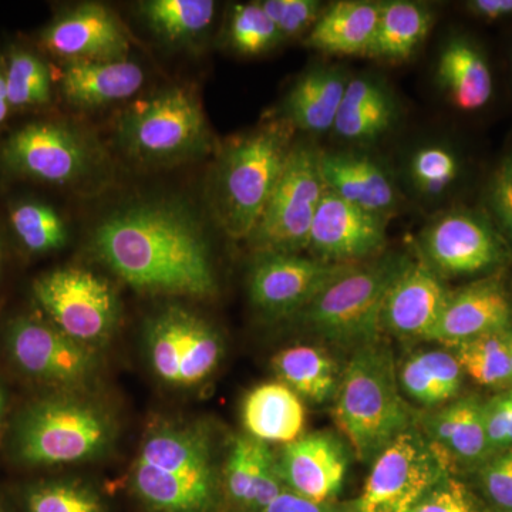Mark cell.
I'll return each mask as SVG.
<instances>
[{
  "mask_svg": "<svg viewBox=\"0 0 512 512\" xmlns=\"http://www.w3.org/2000/svg\"><path fill=\"white\" fill-rule=\"evenodd\" d=\"M94 254L138 291L208 299L218 291L207 239L183 205L141 202L101 221Z\"/></svg>",
  "mask_w": 512,
  "mask_h": 512,
  "instance_id": "6da1fadb",
  "label": "cell"
},
{
  "mask_svg": "<svg viewBox=\"0 0 512 512\" xmlns=\"http://www.w3.org/2000/svg\"><path fill=\"white\" fill-rule=\"evenodd\" d=\"M130 485L150 512H218L220 470L210 434L195 424L160 421L141 443Z\"/></svg>",
  "mask_w": 512,
  "mask_h": 512,
  "instance_id": "7a4b0ae2",
  "label": "cell"
},
{
  "mask_svg": "<svg viewBox=\"0 0 512 512\" xmlns=\"http://www.w3.org/2000/svg\"><path fill=\"white\" fill-rule=\"evenodd\" d=\"M332 416L357 460L367 464L417 426L420 413L403 396L392 349L382 338L353 349L340 373Z\"/></svg>",
  "mask_w": 512,
  "mask_h": 512,
  "instance_id": "3957f363",
  "label": "cell"
},
{
  "mask_svg": "<svg viewBox=\"0 0 512 512\" xmlns=\"http://www.w3.org/2000/svg\"><path fill=\"white\" fill-rule=\"evenodd\" d=\"M293 131L288 120H272L238 138L222 154L212 204L229 237H251L284 170Z\"/></svg>",
  "mask_w": 512,
  "mask_h": 512,
  "instance_id": "277c9868",
  "label": "cell"
},
{
  "mask_svg": "<svg viewBox=\"0 0 512 512\" xmlns=\"http://www.w3.org/2000/svg\"><path fill=\"white\" fill-rule=\"evenodd\" d=\"M412 261V256L392 252L353 266L296 315L299 323L316 338L342 348L382 338L384 302Z\"/></svg>",
  "mask_w": 512,
  "mask_h": 512,
  "instance_id": "5b68a950",
  "label": "cell"
},
{
  "mask_svg": "<svg viewBox=\"0 0 512 512\" xmlns=\"http://www.w3.org/2000/svg\"><path fill=\"white\" fill-rule=\"evenodd\" d=\"M116 424L101 404L83 396L47 397L25 410L15 431V451L32 467L80 464L103 456Z\"/></svg>",
  "mask_w": 512,
  "mask_h": 512,
  "instance_id": "8992f818",
  "label": "cell"
},
{
  "mask_svg": "<svg viewBox=\"0 0 512 512\" xmlns=\"http://www.w3.org/2000/svg\"><path fill=\"white\" fill-rule=\"evenodd\" d=\"M124 150L144 164H175L205 156L211 134L198 100L184 87L161 90L121 116Z\"/></svg>",
  "mask_w": 512,
  "mask_h": 512,
  "instance_id": "52a82bcc",
  "label": "cell"
},
{
  "mask_svg": "<svg viewBox=\"0 0 512 512\" xmlns=\"http://www.w3.org/2000/svg\"><path fill=\"white\" fill-rule=\"evenodd\" d=\"M320 153L308 143L291 151L249 244L256 254H299L308 249L313 218L326 191Z\"/></svg>",
  "mask_w": 512,
  "mask_h": 512,
  "instance_id": "ba28073f",
  "label": "cell"
},
{
  "mask_svg": "<svg viewBox=\"0 0 512 512\" xmlns=\"http://www.w3.org/2000/svg\"><path fill=\"white\" fill-rule=\"evenodd\" d=\"M33 293L53 325L87 348L110 339L119 323L116 292L93 272L56 269L36 279Z\"/></svg>",
  "mask_w": 512,
  "mask_h": 512,
  "instance_id": "9c48e42d",
  "label": "cell"
},
{
  "mask_svg": "<svg viewBox=\"0 0 512 512\" xmlns=\"http://www.w3.org/2000/svg\"><path fill=\"white\" fill-rule=\"evenodd\" d=\"M147 353L161 382L194 387L214 375L224 345L220 333L194 312L170 306L148 322Z\"/></svg>",
  "mask_w": 512,
  "mask_h": 512,
  "instance_id": "30bf717a",
  "label": "cell"
},
{
  "mask_svg": "<svg viewBox=\"0 0 512 512\" xmlns=\"http://www.w3.org/2000/svg\"><path fill=\"white\" fill-rule=\"evenodd\" d=\"M450 476L419 427L404 431L372 461L359 512H410L434 485Z\"/></svg>",
  "mask_w": 512,
  "mask_h": 512,
  "instance_id": "8fae6325",
  "label": "cell"
},
{
  "mask_svg": "<svg viewBox=\"0 0 512 512\" xmlns=\"http://www.w3.org/2000/svg\"><path fill=\"white\" fill-rule=\"evenodd\" d=\"M94 163L89 141L74 128L55 121L19 128L0 147V164L6 171L40 183H79Z\"/></svg>",
  "mask_w": 512,
  "mask_h": 512,
  "instance_id": "7c38bea8",
  "label": "cell"
},
{
  "mask_svg": "<svg viewBox=\"0 0 512 512\" xmlns=\"http://www.w3.org/2000/svg\"><path fill=\"white\" fill-rule=\"evenodd\" d=\"M355 265L335 264L301 254H256L249 272V298L268 318L296 316Z\"/></svg>",
  "mask_w": 512,
  "mask_h": 512,
  "instance_id": "4fadbf2b",
  "label": "cell"
},
{
  "mask_svg": "<svg viewBox=\"0 0 512 512\" xmlns=\"http://www.w3.org/2000/svg\"><path fill=\"white\" fill-rule=\"evenodd\" d=\"M10 357L26 375L45 383L72 389L96 372L92 348L64 335L53 323L18 318L6 336Z\"/></svg>",
  "mask_w": 512,
  "mask_h": 512,
  "instance_id": "5bb4252c",
  "label": "cell"
},
{
  "mask_svg": "<svg viewBox=\"0 0 512 512\" xmlns=\"http://www.w3.org/2000/svg\"><path fill=\"white\" fill-rule=\"evenodd\" d=\"M421 248L424 261L439 276L481 274L507 258L503 239L491 225L464 211L448 212L431 222Z\"/></svg>",
  "mask_w": 512,
  "mask_h": 512,
  "instance_id": "9a60e30c",
  "label": "cell"
},
{
  "mask_svg": "<svg viewBox=\"0 0 512 512\" xmlns=\"http://www.w3.org/2000/svg\"><path fill=\"white\" fill-rule=\"evenodd\" d=\"M386 218L370 214L326 190L313 218L308 249L335 264H362L384 254Z\"/></svg>",
  "mask_w": 512,
  "mask_h": 512,
  "instance_id": "2e32d148",
  "label": "cell"
},
{
  "mask_svg": "<svg viewBox=\"0 0 512 512\" xmlns=\"http://www.w3.org/2000/svg\"><path fill=\"white\" fill-rule=\"evenodd\" d=\"M349 444L332 431H313L282 446L276 467L286 490L315 503L335 501L345 484Z\"/></svg>",
  "mask_w": 512,
  "mask_h": 512,
  "instance_id": "e0dca14e",
  "label": "cell"
},
{
  "mask_svg": "<svg viewBox=\"0 0 512 512\" xmlns=\"http://www.w3.org/2000/svg\"><path fill=\"white\" fill-rule=\"evenodd\" d=\"M417 427L450 476L458 471H477L491 457L484 402L477 397H460L421 413Z\"/></svg>",
  "mask_w": 512,
  "mask_h": 512,
  "instance_id": "ac0fdd59",
  "label": "cell"
},
{
  "mask_svg": "<svg viewBox=\"0 0 512 512\" xmlns=\"http://www.w3.org/2000/svg\"><path fill=\"white\" fill-rule=\"evenodd\" d=\"M43 46L67 62L127 59L130 42L119 20L104 6L86 3L57 16L42 35Z\"/></svg>",
  "mask_w": 512,
  "mask_h": 512,
  "instance_id": "d6986e66",
  "label": "cell"
},
{
  "mask_svg": "<svg viewBox=\"0 0 512 512\" xmlns=\"http://www.w3.org/2000/svg\"><path fill=\"white\" fill-rule=\"evenodd\" d=\"M286 488L269 444L241 434L232 440L220 470L221 512H259Z\"/></svg>",
  "mask_w": 512,
  "mask_h": 512,
  "instance_id": "ffe728a7",
  "label": "cell"
},
{
  "mask_svg": "<svg viewBox=\"0 0 512 512\" xmlns=\"http://www.w3.org/2000/svg\"><path fill=\"white\" fill-rule=\"evenodd\" d=\"M512 329V308L507 292L498 279L483 281L450 293L430 342L456 349L468 340Z\"/></svg>",
  "mask_w": 512,
  "mask_h": 512,
  "instance_id": "44dd1931",
  "label": "cell"
},
{
  "mask_svg": "<svg viewBox=\"0 0 512 512\" xmlns=\"http://www.w3.org/2000/svg\"><path fill=\"white\" fill-rule=\"evenodd\" d=\"M450 292L426 261L413 259L387 295L382 332L399 339H429Z\"/></svg>",
  "mask_w": 512,
  "mask_h": 512,
  "instance_id": "7402d4cb",
  "label": "cell"
},
{
  "mask_svg": "<svg viewBox=\"0 0 512 512\" xmlns=\"http://www.w3.org/2000/svg\"><path fill=\"white\" fill-rule=\"evenodd\" d=\"M320 171L326 190L360 210L389 220L399 204L392 177L365 154L320 153Z\"/></svg>",
  "mask_w": 512,
  "mask_h": 512,
  "instance_id": "603a6c76",
  "label": "cell"
},
{
  "mask_svg": "<svg viewBox=\"0 0 512 512\" xmlns=\"http://www.w3.org/2000/svg\"><path fill=\"white\" fill-rule=\"evenodd\" d=\"M143 83V69L128 59L67 62L60 89L64 99L73 106L94 109L130 99Z\"/></svg>",
  "mask_w": 512,
  "mask_h": 512,
  "instance_id": "cb8c5ba5",
  "label": "cell"
},
{
  "mask_svg": "<svg viewBox=\"0 0 512 512\" xmlns=\"http://www.w3.org/2000/svg\"><path fill=\"white\" fill-rule=\"evenodd\" d=\"M302 399L286 384L268 382L254 387L242 403V423L248 436L269 444L298 440L305 429Z\"/></svg>",
  "mask_w": 512,
  "mask_h": 512,
  "instance_id": "d4e9b609",
  "label": "cell"
},
{
  "mask_svg": "<svg viewBox=\"0 0 512 512\" xmlns=\"http://www.w3.org/2000/svg\"><path fill=\"white\" fill-rule=\"evenodd\" d=\"M382 3L343 0L323 10L306 46L328 55L367 56L375 39Z\"/></svg>",
  "mask_w": 512,
  "mask_h": 512,
  "instance_id": "484cf974",
  "label": "cell"
},
{
  "mask_svg": "<svg viewBox=\"0 0 512 512\" xmlns=\"http://www.w3.org/2000/svg\"><path fill=\"white\" fill-rule=\"evenodd\" d=\"M397 379L404 397L433 410L458 399L464 373L453 352L416 350L397 365Z\"/></svg>",
  "mask_w": 512,
  "mask_h": 512,
  "instance_id": "4316f807",
  "label": "cell"
},
{
  "mask_svg": "<svg viewBox=\"0 0 512 512\" xmlns=\"http://www.w3.org/2000/svg\"><path fill=\"white\" fill-rule=\"evenodd\" d=\"M397 107L392 94L372 77L349 80L336 117V136L356 143H369L392 130Z\"/></svg>",
  "mask_w": 512,
  "mask_h": 512,
  "instance_id": "83f0119b",
  "label": "cell"
},
{
  "mask_svg": "<svg viewBox=\"0 0 512 512\" xmlns=\"http://www.w3.org/2000/svg\"><path fill=\"white\" fill-rule=\"evenodd\" d=\"M348 83L342 70L330 67L303 74L286 97L285 119L309 133L333 130Z\"/></svg>",
  "mask_w": 512,
  "mask_h": 512,
  "instance_id": "f1b7e54d",
  "label": "cell"
},
{
  "mask_svg": "<svg viewBox=\"0 0 512 512\" xmlns=\"http://www.w3.org/2000/svg\"><path fill=\"white\" fill-rule=\"evenodd\" d=\"M437 77L457 109H483L493 96V76L487 60L467 40H451L441 50Z\"/></svg>",
  "mask_w": 512,
  "mask_h": 512,
  "instance_id": "f546056e",
  "label": "cell"
},
{
  "mask_svg": "<svg viewBox=\"0 0 512 512\" xmlns=\"http://www.w3.org/2000/svg\"><path fill=\"white\" fill-rule=\"evenodd\" d=\"M279 382L308 402L323 404L333 400L338 390V363L319 346L295 345L279 350L272 357Z\"/></svg>",
  "mask_w": 512,
  "mask_h": 512,
  "instance_id": "4dcf8cb0",
  "label": "cell"
},
{
  "mask_svg": "<svg viewBox=\"0 0 512 512\" xmlns=\"http://www.w3.org/2000/svg\"><path fill=\"white\" fill-rule=\"evenodd\" d=\"M433 15L426 5L407 0L382 3L369 57L402 62L416 52L429 35Z\"/></svg>",
  "mask_w": 512,
  "mask_h": 512,
  "instance_id": "1f68e13d",
  "label": "cell"
},
{
  "mask_svg": "<svg viewBox=\"0 0 512 512\" xmlns=\"http://www.w3.org/2000/svg\"><path fill=\"white\" fill-rule=\"evenodd\" d=\"M217 5L212 0H148L141 3L143 18L170 45H185L208 32Z\"/></svg>",
  "mask_w": 512,
  "mask_h": 512,
  "instance_id": "d6a6232c",
  "label": "cell"
},
{
  "mask_svg": "<svg viewBox=\"0 0 512 512\" xmlns=\"http://www.w3.org/2000/svg\"><path fill=\"white\" fill-rule=\"evenodd\" d=\"M507 332L490 333L468 340L454 349L464 376L487 389L507 390L512 387L510 353Z\"/></svg>",
  "mask_w": 512,
  "mask_h": 512,
  "instance_id": "836d02e7",
  "label": "cell"
},
{
  "mask_svg": "<svg viewBox=\"0 0 512 512\" xmlns=\"http://www.w3.org/2000/svg\"><path fill=\"white\" fill-rule=\"evenodd\" d=\"M10 224L20 244L32 254H47L63 248L66 225L60 215L42 202H22L10 212Z\"/></svg>",
  "mask_w": 512,
  "mask_h": 512,
  "instance_id": "e575fe53",
  "label": "cell"
},
{
  "mask_svg": "<svg viewBox=\"0 0 512 512\" xmlns=\"http://www.w3.org/2000/svg\"><path fill=\"white\" fill-rule=\"evenodd\" d=\"M5 73L10 107L43 106L52 99V79L46 63L28 50H15L9 56Z\"/></svg>",
  "mask_w": 512,
  "mask_h": 512,
  "instance_id": "d590c367",
  "label": "cell"
},
{
  "mask_svg": "<svg viewBox=\"0 0 512 512\" xmlns=\"http://www.w3.org/2000/svg\"><path fill=\"white\" fill-rule=\"evenodd\" d=\"M284 40L261 2L235 5L229 16L228 43L242 56H259Z\"/></svg>",
  "mask_w": 512,
  "mask_h": 512,
  "instance_id": "8d00e7d4",
  "label": "cell"
},
{
  "mask_svg": "<svg viewBox=\"0 0 512 512\" xmlns=\"http://www.w3.org/2000/svg\"><path fill=\"white\" fill-rule=\"evenodd\" d=\"M26 512H110L92 488L73 481H49L30 488Z\"/></svg>",
  "mask_w": 512,
  "mask_h": 512,
  "instance_id": "74e56055",
  "label": "cell"
},
{
  "mask_svg": "<svg viewBox=\"0 0 512 512\" xmlns=\"http://www.w3.org/2000/svg\"><path fill=\"white\" fill-rule=\"evenodd\" d=\"M460 163L447 147L430 144L419 148L410 160V178L414 187L427 195L443 194L457 180Z\"/></svg>",
  "mask_w": 512,
  "mask_h": 512,
  "instance_id": "f35d334b",
  "label": "cell"
},
{
  "mask_svg": "<svg viewBox=\"0 0 512 512\" xmlns=\"http://www.w3.org/2000/svg\"><path fill=\"white\" fill-rule=\"evenodd\" d=\"M261 6L284 39L311 30L322 15L316 0H265Z\"/></svg>",
  "mask_w": 512,
  "mask_h": 512,
  "instance_id": "ab89813d",
  "label": "cell"
},
{
  "mask_svg": "<svg viewBox=\"0 0 512 512\" xmlns=\"http://www.w3.org/2000/svg\"><path fill=\"white\" fill-rule=\"evenodd\" d=\"M485 497L500 511H512V448L493 454L477 468Z\"/></svg>",
  "mask_w": 512,
  "mask_h": 512,
  "instance_id": "60d3db41",
  "label": "cell"
},
{
  "mask_svg": "<svg viewBox=\"0 0 512 512\" xmlns=\"http://www.w3.org/2000/svg\"><path fill=\"white\" fill-rule=\"evenodd\" d=\"M410 512H481L470 490L453 476H446L421 498Z\"/></svg>",
  "mask_w": 512,
  "mask_h": 512,
  "instance_id": "b9f144b4",
  "label": "cell"
},
{
  "mask_svg": "<svg viewBox=\"0 0 512 512\" xmlns=\"http://www.w3.org/2000/svg\"><path fill=\"white\" fill-rule=\"evenodd\" d=\"M484 424L491 456L512 448V387L484 402Z\"/></svg>",
  "mask_w": 512,
  "mask_h": 512,
  "instance_id": "7bdbcfd3",
  "label": "cell"
},
{
  "mask_svg": "<svg viewBox=\"0 0 512 512\" xmlns=\"http://www.w3.org/2000/svg\"><path fill=\"white\" fill-rule=\"evenodd\" d=\"M259 512H359L356 501H326L315 503L286 490L272 501L268 507Z\"/></svg>",
  "mask_w": 512,
  "mask_h": 512,
  "instance_id": "ee69618b",
  "label": "cell"
},
{
  "mask_svg": "<svg viewBox=\"0 0 512 512\" xmlns=\"http://www.w3.org/2000/svg\"><path fill=\"white\" fill-rule=\"evenodd\" d=\"M490 201L498 221L512 242V180L503 167L491 185Z\"/></svg>",
  "mask_w": 512,
  "mask_h": 512,
  "instance_id": "f6af8a7d",
  "label": "cell"
},
{
  "mask_svg": "<svg viewBox=\"0 0 512 512\" xmlns=\"http://www.w3.org/2000/svg\"><path fill=\"white\" fill-rule=\"evenodd\" d=\"M467 6L478 18L487 20H497L512 15V0H474Z\"/></svg>",
  "mask_w": 512,
  "mask_h": 512,
  "instance_id": "bcb514c9",
  "label": "cell"
},
{
  "mask_svg": "<svg viewBox=\"0 0 512 512\" xmlns=\"http://www.w3.org/2000/svg\"><path fill=\"white\" fill-rule=\"evenodd\" d=\"M10 109L12 107H10L8 89H6L5 73L0 69V126L8 119Z\"/></svg>",
  "mask_w": 512,
  "mask_h": 512,
  "instance_id": "7dc6e473",
  "label": "cell"
},
{
  "mask_svg": "<svg viewBox=\"0 0 512 512\" xmlns=\"http://www.w3.org/2000/svg\"><path fill=\"white\" fill-rule=\"evenodd\" d=\"M6 409V396L3 392L2 386H0V433H2L3 417H5Z\"/></svg>",
  "mask_w": 512,
  "mask_h": 512,
  "instance_id": "c3c4849f",
  "label": "cell"
},
{
  "mask_svg": "<svg viewBox=\"0 0 512 512\" xmlns=\"http://www.w3.org/2000/svg\"><path fill=\"white\" fill-rule=\"evenodd\" d=\"M508 353H510L511 372H512V329L507 332Z\"/></svg>",
  "mask_w": 512,
  "mask_h": 512,
  "instance_id": "681fc988",
  "label": "cell"
},
{
  "mask_svg": "<svg viewBox=\"0 0 512 512\" xmlns=\"http://www.w3.org/2000/svg\"><path fill=\"white\" fill-rule=\"evenodd\" d=\"M503 168L505 171H507L508 175H510L512 180V154L510 157L507 158V161H505Z\"/></svg>",
  "mask_w": 512,
  "mask_h": 512,
  "instance_id": "f907efd6",
  "label": "cell"
},
{
  "mask_svg": "<svg viewBox=\"0 0 512 512\" xmlns=\"http://www.w3.org/2000/svg\"><path fill=\"white\" fill-rule=\"evenodd\" d=\"M0 512H8L5 510V508L2 507V505H0Z\"/></svg>",
  "mask_w": 512,
  "mask_h": 512,
  "instance_id": "816d5d0a",
  "label": "cell"
},
{
  "mask_svg": "<svg viewBox=\"0 0 512 512\" xmlns=\"http://www.w3.org/2000/svg\"><path fill=\"white\" fill-rule=\"evenodd\" d=\"M498 512H512V511H498Z\"/></svg>",
  "mask_w": 512,
  "mask_h": 512,
  "instance_id": "f5cc1de1",
  "label": "cell"
}]
</instances>
